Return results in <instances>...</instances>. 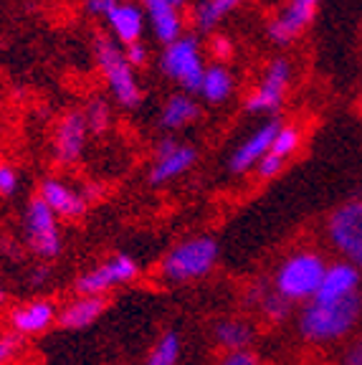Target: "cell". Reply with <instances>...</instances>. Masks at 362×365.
Returning <instances> with one entry per match:
<instances>
[{
  "instance_id": "obj_1",
  "label": "cell",
  "mask_w": 362,
  "mask_h": 365,
  "mask_svg": "<svg viewBox=\"0 0 362 365\" xmlns=\"http://www.w3.org/2000/svg\"><path fill=\"white\" fill-rule=\"evenodd\" d=\"M362 317V292L337 302H306L299 309V335L317 345H329L347 337Z\"/></svg>"
},
{
  "instance_id": "obj_2",
  "label": "cell",
  "mask_w": 362,
  "mask_h": 365,
  "mask_svg": "<svg viewBox=\"0 0 362 365\" xmlns=\"http://www.w3.org/2000/svg\"><path fill=\"white\" fill-rule=\"evenodd\" d=\"M327 259L314 249H299L281 259L274 272L272 287L286 302H311L327 274Z\"/></svg>"
},
{
  "instance_id": "obj_3",
  "label": "cell",
  "mask_w": 362,
  "mask_h": 365,
  "mask_svg": "<svg viewBox=\"0 0 362 365\" xmlns=\"http://www.w3.org/2000/svg\"><path fill=\"white\" fill-rule=\"evenodd\" d=\"M218 264V244L210 236H192L172 246L160 264V277L167 284L203 279Z\"/></svg>"
},
{
  "instance_id": "obj_4",
  "label": "cell",
  "mask_w": 362,
  "mask_h": 365,
  "mask_svg": "<svg viewBox=\"0 0 362 365\" xmlns=\"http://www.w3.org/2000/svg\"><path fill=\"white\" fill-rule=\"evenodd\" d=\"M94 56L99 68H102L104 79H107L109 89H112L114 99L122 107H137L142 102V91L137 86L135 68L125 58V48H119L117 41L99 36L94 41Z\"/></svg>"
},
{
  "instance_id": "obj_5",
  "label": "cell",
  "mask_w": 362,
  "mask_h": 365,
  "mask_svg": "<svg viewBox=\"0 0 362 365\" xmlns=\"http://www.w3.org/2000/svg\"><path fill=\"white\" fill-rule=\"evenodd\" d=\"M327 239L342 262L362 272V198L347 200L329 213Z\"/></svg>"
},
{
  "instance_id": "obj_6",
  "label": "cell",
  "mask_w": 362,
  "mask_h": 365,
  "mask_svg": "<svg viewBox=\"0 0 362 365\" xmlns=\"http://www.w3.org/2000/svg\"><path fill=\"white\" fill-rule=\"evenodd\" d=\"M160 68L170 76L172 81L185 89V94H195L203 86V58H200V46L198 38L192 36H180L177 41L165 46L162 58H160Z\"/></svg>"
},
{
  "instance_id": "obj_7",
  "label": "cell",
  "mask_w": 362,
  "mask_h": 365,
  "mask_svg": "<svg viewBox=\"0 0 362 365\" xmlns=\"http://www.w3.org/2000/svg\"><path fill=\"white\" fill-rule=\"evenodd\" d=\"M56 213L43 203L41 195H33L26 208V239L29 249L38 259H56L63 249Z\"/></svg>"
},
{
  "instance_id": "obj_8",
  "label": "cell",
  "mask_w": 362,
  "mask_h": 365,
  "mask_svg": "<svg viewBox=\"0 0 362 365\" xmlns=\"http://www.w3.org/2000/svg\"><path fill=\"white\" fill-rule=\"evenodd\" d=\"M140 277V264L130 254H114L99 267L89 269L76 279V294L104 297L114 287H125Z\"/></svg>"
},
{
  "instance_id": "obj_9",
  "label": "cell",
  "mask_w": 362,
  "mask_h": 365,
  "mask_svg": "<svg viewBox=\"0 0 362 365\" xmlns=\"http://www.w3.org/2000/svg\"><path fill=\"white\" fill-rule=\"evenodd\" d=\"M289 79H291V66L286 58H274L269 63L267 74L261 79V84L246 99V109L254 114H269L276 112L281 107L284 97H286Z\"/></svg>"
},
{
  "instance_id": "obj_10",
  "label": "cell",
  "mask_w": 362,
  "mask_h": 365,
  "mask_svg": "<svg viewBox=\"0 0 362 365\" xmlns=\"http://www.w3.org/2000/svg\"><path fill=\"white\" fill-rule=\"evenodd\" d=\"M198 160V153L190 145H180L175 140H162L155 150V163L150 168V185H165L172 178L187 173Z\"/></svg>"
},
{
  "instance_id": "obj_11",
  "label": "cell",
  "mask_w": 362,
  "mask_h": 365,
  "mask_svg": "<svg viewBox=\"0 0 362 365\" xmlns=\"http://www.w3.org/2000/svg\"><path fill=\"white\" fill-rule=\"evenodd\" d=\"M86 137H89V127H86L84 112H68L53 132V158L58 165L79 163L86 148Z\"/></svg>"
},
{
  "instance_id": "obj_12",
  "label": "cell",
  "mask_w": 362,
  "mask_h": 365,
  "mask_svg": "<svg viewBox=\"0 0 362 365\" xmlns=\"http://www.w3.org/2000/svg\"><path fill=\"white\" fill-rule=\"evenodd\" d=\"M279 127H281V122H276V120L267 122V125H261L249 140H244V143L238 145L236 153L231 155V163H228L231 173L241 175V173H246V170H254L261 160L272 153V145H274V140H276Z\"/></svg>"
},
{
  "instance_id": "obj_13",
  "label": "cell",
  "mask_w": 362,
  "mask_h": 365,
  "mask_svg": "<svg viewBox=\"0 0 362 365\" xmlns=\"http://www.w3.org/2000/svg\"><path fill=\"white\" fill-rule=\"evenodd\" d=\"M360 284H362L360 269H355L347 262L329 264L322 284H319L317 294H314V302H337V299H347L352 294H360Z\"/></svg>"
},
{
  "instance_id": "obj_14",
  "label": "cell",
  "mask_w": 362,
  "mask_h": 365,
  "mask_svg": "<svg viewBox=\"0 0 362 365\" xmlns=\"http://www.w3.org/2000/svg\"><path fill=\"white\" fill-rule=\"evenodd\" d=\"M314 13H317V8L304 3V0H289V6L269 23V36H272V41L279 46L291 43L301 31L309 29V23L314 21Z\"/></svg>"
},
{
  "instance_id": "obj_15",
  "label": "cell",
  "mask_w": 362,
  "mask_h": 365,
  "mask_svg": "<svg viewBox=\"0 0 362 365\" xmlns=\"http://www.w3.org/2000/svg\"><path fill=\"white\" fill-rule=\"evenodd\" d=\"M58 319V309L51 299H31L11 312V327L16 335H41Z\"/></svg>"
},
{
  "instance_id": "obj_16",
  "label": "cell",
  "mask_w": 362,
  "mask_h": 365,
  "mask_svg": "<svg viewBox=\"0 0 362 365\" xmlns=\"http://www.w3.org/2000/svg\"><path fill=\"white\" fill-rule=\"evenodd\" d=\"M38 195L43 198V203L61 218L84 216L86 205H89V198H86L84 193L74 190L71 185H66L63 180H58V178H48V180L41 182Z\"/></svg>"
},
{
  "instance_id": "obj_17",
  "label": "cell",
  "mask_w": 362,
  "mask_h": 365,
  "mask_svg": "<svg viewBox=\"0 0 362 365\" xmlns=\"http://www.w3.org/2000/svg\"><path fill=\"white\" fill-rule=\"evenodd\" d=\"M104 309H107V297L79 294L58 312L56 322L63 330H86V327H91L96 319L102 317Z\"/></svg>"
},
{
  "instance_id": "obj_18",
  "label": "cell",
  "mask_w": 362,
  "mask_h": 365,
  "mask_svg": "<svg viewBox=\"0 0 362 365\" xmlns=\"http://www.w3.org/2000/svg\"><path fill=\"white\" fill-rule=\"evenodd\" d=\"M142 6H145V13H148L150 23H152L155 36H157L165 46L180 38L182 21L175 6H170L167 0H142Z\"/></svg>"
},
{
  "instance_id": "obj_19",
  "label": "cell",
  "mask_w": 362,
  "mask_h": 365,
  "mask_svg": "<svg viewBox=\"0 0 362 365\" xmlns=\"http://www.w3.org/2000/svg\"><path fill=\"white\" fill-rule=\"evenodd\" d=\"M107 23H109V29L114 31V36H117L125 46H130V43H137V41H140L145 18H142V11L137 6L119 0L117 6L107 13Z\"/></svg>"
},
{
  "instance_id": "obj_20",
  "label": "cell",
  "mask_w": 362,
  "mask_h": 365,
  "mask_svg": "<svg viewBox=\"0 0 362 365\" xmlns=\"http://www.w3.org/2000/svg\"><path fill=\"white\" fill-rule=\"evenodd\" d=\"M213 337L226 353H236V350L251 348V342H254V337H256V330L251 322H246V319L226 317V319H218V322H215Z\"/></svg>"
},
{
  "instance_id": "obj_21",
  "label": "cell",
  "mask_w": 362,
  "mask_h": 365,
  "mask_svg": "<svg viewBox=\"0 0 362 365\" xmlns=\"http://www.w3.org/2000/svg\"><path fill=\"white\" fill-rule=\"evenodd\" d=\"M246 302L259 307L261 314H264L269 322H284V319H289V314H291V302H286L281 294H276L274 287L269 289L264 282H256V284L249 287Z\"/></svg>"
},
{
  "instance_id": "obj_22",
  "label": "cell",
  "mask_w": 362,
  "mask_h": 365,
  "mask_svg": "<svg viewBox=\"0 0 362 365\" xmlns=\"http://www.w3.org/2000/svg\"><path fill=\"white\" fill-rule=\"evenodd\" d=\"M200 117V107L195 99H190V94H175L165 102L162 112H160V127L165 130H182L190 122H195Z\"/></svg>"
},
{
  "instance_id": "obj_23",
  "label": "cell",
  "mask_w": 362,
  "mask_h": 365,
  "mask_svg": "<svg viewBox=\"0 0 362 365\" xmlns=\"http://www.w3.org/2000/svg\"><path fill=\"white\" fill-rule=\"evenodd\" d=\"M200 94L205 97V102L210 104H221L226 102L233 94V76L223 63H213V66L205 68L203 74V86H200Z\"/></svg>"
},
{
  "instance_id": "obj_24",
  "label": "cell",
  "mask_w": 362,
  "mask_h": 365,
  "mask_svg": "<svg viewBox=\"0 0 362 365\" xmlns=\"http://www.w3.org/2000/svg\"><path fill=\"white\" fill-rule=\"evenodd\" d=\"M244 0H200L195 6V26L200 31H210L215 29L218 23L223 21V16L238 8Z\"/></svg>"
},
{
  "instance_id": "obj_25",
  "label": "cell",
  "mask_w": 362,
  "mask_h": 365,
  "mask_svg": "<svg viewBox=\"0 0 362 365\" xmlns=\"http://www.w3.org/2000/svg\"><path fill=\"white\" fill-rule=\"evenodd\" d=\"M180 335L175 330H165L162 335L157 337V342L152 345L148 355V363L145 365H177L180 360Z\"/></svg>"
},
{
  "instance_id": "obj_26",
  "label": "cell",
  "mask_w": 362,
  "mask_h": 365,
  "mask_svg": "<svg viewBox=\"0 0 362 365\" xmlns=\"http://www.w3.org/2000/svg\"><path fill=\"white\" fill-rule=\"evenodd\" d=\"M299 143H301L299 127H294V125H281V127H279V132H276V140H274V145H272V155H276V158L286 160L289 155L296 153Z\"/></svg>"
},
{
  "instance_id": "obj_27",
  "label": "cell",
  "mask_w": 362,
  "mask_h": 365,
  "mask_svg": "<svg viewBox=\"0 0 362 365\" xmlns=\"http://www.w3.org/2000/svg\"><path fill=\"white\" fill-rule=\"evenodd\" d=\"M86 117V127H89V132H94V135H99V132H104L109 127V107L104 99H94V102L86 107L84 112Z\"/></svg>"
},
{
  "instance_id": "obj_28",
  "label": "cell",
  "mask_w": 362,
  "mask_h": 365,
  "mask_svg": "<svg viewBox=\"0 0 362 365\" xmlns=\"http://www.w3.org/2000/svg\"><path fill=\"white\" fill-rule=\"evenodd\" d=\"M23 348V337L16 332H6L0 335V365H8Z\"/></svg>"
},
{
  "instance_id": "obj_29",
  "label": "cell",
  "mask_w": 362,
  "mask_h": 365,
  "mask_svg": "<svg viewBox=\"0 0 362 365\" xmlns=\"http://www.w3.org/2000/svg\"><path fill=\"white\" fill-rule=\"evenodd\" d=\"M284 163H286V160H281V158H276V155L269 153L267 158L261 160L259 165L254 168V170H256V175H259L261 180H272V178H276L279 173L284 170Z\"/></svg>"
},
{
  "instance_id": "obj_30",
  "label": "cell",
  "mask_w": 362,
  "mask_h": 365,
  "mask_svg": "<svg viewBox=\"0 0 362 365\" xmlns=\"http://www.w3.org/2000/svg\"><path fill=\"white\" fill-rule=\"evenodd\" d=\"M18 188V173L8 163H0V195H13Z\"/></svg>"
},
{
  "instance_id": "obj_31",
  "label": "cell",
  "mask_w": 362,
  "mask_h": 365,
  "mask_svg": "<svg viewBox=\"0 0 362 365\" xmlns=\"http://www.w3.org/2000/svg\"><path fill=\"white\" fill-rule=\"evenodd\" d=\"M218 365H261L259 355L251 350H236V353H226Z\"/></svg>"
},
{
  "instance_id": "obj_32",
  "label": "cell",
  "mask_w": 362,
  "mask_h": 365,
  "mask_svg": "<svg viewBox=\"0 0 362 365\" xmlns=\"http://www.w3.org/2000/svg\"><path fill=\"white\" fill-rule=\"evenodd\" d=\"M125 58L132 68H142L145 63H148V48H145L140 41H137V43L125 46Z\"/></svg>"
},
{
  "instance_id": "obj_33",
  "label": "cell",
  "mask_w": 362,
  "mask_h": 365,
  "mask_svg": "<svg viewBox=\"0 0 362 365\" xmlns=\"http://www.w3.org/2000/svg\"><path fill=\"white\" fill-rule=\"evenodd\" d=\"M342 365H362V335L347 345V350L342 353Z\"/></svg>"
},
{
  "instance_id": "obj_34",
  "label": "cell",
  "mask_w": 362,
  "mask_h": 365,
  "mask_svg": "<svg viewBox=\"0 0 362 365\" xmlns=\"http://www.w3.org/2000/svg\"><path fill=\"white\" fill-rule=\"evenodd\" d=\"M119 0H86V11L94 13V16H102L107 18V13L117 6Z\"/></svg>"
},
{
  "instance_id": "obj_35",
  "label": "cell",
  "mask_w": 362,
  "mask_h": 365,
  "mask_svg": "<svg viewBox=\"0 0 362 365\" xmlns=\"http://www.w3.org/2000/svg\"><path fill=\"white\" fill-rule=\"evenodd\" d=\"M231 53H233V46H231V41L228 38H223V36H218V38H213V56L215 58H231Z\"/></svg>"
},
{
  "instance_id": "obj_36",
  "label": "cell",
  "mask_w": 362,
  "mask_h": 365,
  "mask_svg": "<svg viewBox=\"0 0 362 365\" xmlns=\"http://www.w3.org/2000/svg\"><path fill=\"white\" fill-rule=\"evenodd\" d=\"M48 277H51V269L46 267V264H41V267H36L31 272V287H43Z\"/></svg>"
},
{
  "instance_id": "obj_37",
  "label": "cell",
  "mask_w": 362,
  "mask_h": 365,
  "mask_svg": "<svg viewBox=\"0 0 362 365\" xmlns=\"http://www.w3.org/2000/svg\"><path fill=\"white\" fill-rule=\"evenodd\" d=\"M6 299H8L6 289H3V287H0V307H3V304H6Z\"/></svg>"
},
{
  "instance_id": "obj_38",
  "label": "cell",
  "mask_w": 362,
  "mask_h": 365,
  "mask_svg": "<svg viewBox=\"0 0 362 365\" xmlns=\"http://www.w3.org/2000/svg\"><path fill=\"white\" fill-rule=\"evenodd\" d=\"M167 3H170V6H175V8H180L182 3H185V0H167Z\"/></svg>"
},
{
  "instance_id": "obj_39",
  "label": "cell",
  "mask_w": 362,
  "mask_h": 365,
  "mask_svg": "<svg viewBox=\"0 0 362 365\" xmlns=\"http://www.w3.org/2000/svg\"><path fill=\"white\" fill-rule=\"evenodd\" d=\"M304 3H309V6H314V8H317L319 3H322V0H304Z\"/></svg>"
}]
</instances>
